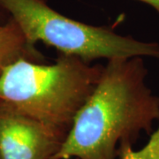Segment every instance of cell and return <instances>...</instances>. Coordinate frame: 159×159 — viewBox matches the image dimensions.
<instances>
[{"mask_svg": "<svg viewBox=\"0 0 159 159\" xmlns=\"http://www.w3.org/2000/svg\"><path fill=\"white\" fill-rule=\"evenodd\" d=\"M142 57L107 60L97 88L79 111L52 159H116L121 144L152 134L159 120V97L146 84Z\"/></svg>", "mask_w": 159, "mask_h": 159, "instance_id": "cell-1", "label": "cell"}, {"mask_svg": "<svg viewBox=\"0 0 159 159\" xmlns=\"http://www.w3.org/2000/svg\"><path fill=\"white\" fill-rule=\"evenodd\" d=\"M102 68L64 54L49 65L19 59L0 74V109L69 134Z\"/></svg>", "mask_w": 159, "mask_h": 159, "instance_id": "cell-2", "label": "cell"}, {"mask_svg": "<svg viewBox=\"0 0 159 159\" xmlns=\"http://www.w3.org/2000/svg\"><path fill=\"white\" fill-rule=\"evenodd\" d=\"M0 11L17 23L29 44L38 42L59 54L86 62L117 57H151L159 59V44L122 35L107 27H98L66 17L47 0H0Z\"/></svg>", "mask_w": 159, "mask_h": 159, "instance_id": "cell-3", "label": "cell"}, {"mask_svg": "<svg viewBox=\"0 0 159 159\" xmlns=\"http://www.w3.org/2000/svg\"><path fill=\"white\" fill-rule=\"evenodd\" d=\"M67 133L0 109L1 159H52Z\"/></svg>", "mask_w": 159, "mask_h": 159, "instance_id": "cell-4", "label": "cell"}, {"mask_svg": "<svg viewBox=\"0 0 159 159\" xmlns=\"http://www.w3.org/2000/svg\"><path fill=\"white\" fill-rule=\"evenodd\" d=\"M21 58L38 63L46 60L36 46L29 44L17 23L9 18L0 24V74L8 66Z\"/></svg>", "mask_w": 159, "mask_h": 159, "instance_id": "cell-5", "label": "cell"}, {"mask_svg": "<svg viewBox=\"0 0 159 159\" xmlns=\"http://www.w3.org/2000/svg\"><path fill=\"white\" fill-rule=\"evenodd\" d=\"M119 159H159V125L150 134L147 144L140 150L133 149L130 144H121L117 150Z\"/></svg>", "mask_w": 159, "mask_h": 159, "instance_id": "cell-6", "label": "cell"}, {"mask_svg": "<svg viewBox=\"0 0 159 159\" xmlns=\"http://www.w3.org/2000/svg\"><path fill=\"white\" fill-rule=\"evenodd\" d=\"M138 1L143 2L151 7H153L154 9L159 13V0H138Z\"/></svg>", "mask_w": 159, "mask_h": 159, "instance_id": "cell-7", "label": "cell"}, {"mask_svg": "<svg viewBox=\"0 0 159 159\" xmlns=\"http://www.w3.org/2000/svg\"><path fill=\"white\" fill-rule=\"evenodd\" d=\"M3 17H4V12L0 11V20H1V19H2Z\"/></svg>", "mask_w": 159, "mask_h": 159, "instance_id": "cell-8", "label": "cell"}, {"mask_svg": "<svg viewBox=\"0 0 159 159\" xmlns=\"http://www.w3.org/2000/svg\"><path fill=\"white\" fill-rule=\"evenodd\" d=\"M0 159H1V157H0Z\"/></svg>", "mask_w": 159, "mask_h": 159, "instance_id": "cell-9", "label": "cell"}, {"mask_svg": "<svg viewBox=\"0 0 159 159\" xmlns=\"http://www.w3.org/2000/svg\"><path fill=\"white\" fill-rule=\"evenodd\" d=\"M75 159H77V158H75Z\"/></svg>", "mask_w": 159, "mask_h": 159, "instance_id": "cell-10", "label": "cell"}]
</instances>
